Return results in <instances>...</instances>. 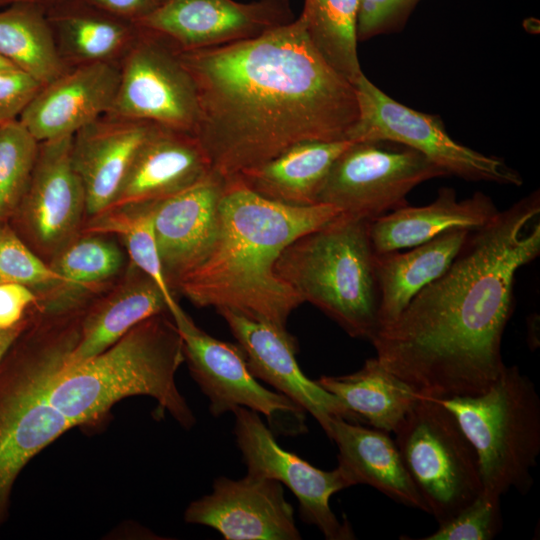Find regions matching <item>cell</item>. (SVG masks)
<instances>
[{"mask_svg": "<svg viewBox=\"0 0 540 540\" xmlns=\"http://www.w3.org/2000/svg\"><path fill=\"white\" fill-rule=\"evenodd\" d=\"M539 214L537 191L470 231L448 269L372 338L380 364L419 396L485 392L506 367L515 276L540 254Z\"/></svg>", "mask_w": 540, "mask_h": 540, "instance_id": "obj_2", "label": "cell"}, {"mask_svg": "<svg viewBox=\"0 0 540 540\" xmlns=\"http://www.w3.org/2000/svg\"><path fill=\"white\" fill-rule=\"evenodd\" d=\"M18 69L14 64L0 55V73Z\"/></svg>", "mask_w": 540, "mask_h": 540, "instance_id": "obj_42", "label": "cell"}, {"mask_svg": "<svg viewBox=\"0 0 540 540\" xmlns=\"http://www.w3.org/2000/svg\"><path fill=\"white\" fill-rule=\"evenodd\" d=\"M233 413L234 435L247 473L276 480L289 488L299 502L301 519L316 526L326 539H354L349 523L341 522L330 507L333 494L354 486L343 469L337 466L331 471L321 470L285 450L259 413L244 407Z\"/></svg>", "mask_w": 540, "mask_h": 540, "instance_id": "obj_13", "label": "cell"}, {"mask_svg": "<svg viewBox=\"0 0 540 540\" xmlns=\"http://www.w3.org/2000/svg\"><path fill=\"white\" fill-rule=\"evenodd\" d=\"M28 321L29 313L27 314L26 318L15 327L6 330H0V361L7 352V350L10 348V346L13 344V342L24 330Z\"/></svg>", "mask_w": 540, "mask_h": 540, "instance_id": "obj_40", "label": "cell"}, {"mask_svg": "<svg viewBox=\"0 0 540 540\" xmlns=\"http://www.w3.org/2000/svg\"><path fill=\"white\" fill-rule=\"evenodd\" d=\"M178 55L197 92L194 136L225 181L296 144L347 140L358 120L354 84L320 55L300 17Z\"/></svg>", "mask_w": 540, "mask_h": 540, "instance_id": "obj_1", "label": "cell"}, {"mask_svg": "<svg viewBox=\"0 0 540 540\" xmlns=\"http://www.w3.org/2000/svg\"><path fill=\"white\" fill-rule=\"evenodd\" d=\"M326 435L337 445L338 466L354 485H369L398 503L427 513L389 433L336 417Z\"/></svg>", "mask_w": 540, "mask_h": 540, "instance_id": "obj_24", "label": "cell"}, {"mask_svg": "<svg viewBox=\"0 0 540 540\" xmlns=\"http://www.w3.org/2000/svg\"><path fill=\"white\" fill-rule=\"evenodd\" d=\"M217 312L243 350L252 374L310 413L325 433L336 417L361 424L337 397L302 372L297 343L286 328L229 309Z\"/></svg>", "mask_w": 540, "mask_h": 540, "instance_id": "obj_17", "label": "cell"}, {"mask_svg": "<svg viewBox=\"0 0 540 540\" xmlns=\"http://www.w3.org/2000/svg\"><path fill=\"white\" fill-rule=\"evenodd\" d=\"M160 1H161V4H162L163 2H165V1H167V0H160Z\"/></svg>", "mask_w": 540, "mask_h": 540, "instance_id": "obj_43", "label": "cell"}, {"mask_svg": "<svg viewBox=\"0 0 540 540\" xmlns=\"http://www.w3.org/2000/svg\"><path fill=\"white\" fill-rule=\"evenodd\" d=\"M82 232L120 238L129 262L152 278L163 292L170 315L181 309L164 277L150 204L107 209L86 218Z\"/></svg>", "mask_w": 540, "mask_h": 540, "instance_id": "obj_32", "label": "cell"}, {"mask_svg": "<svg viewBox=\"0 0 540 540\" xmlns=\"http://www.w3.org/2000/svg\"><path fill=\"white\" fill-rule=\"evenodd\" d=\"M40 142L15 119L0 125V221L14 214L29 184Z\"/></svg>", "mask_w": 540, "mask_h": 540, "instance_id": "obj_33", "label": "cell"}, {"mask_svg": "<svg viewBox=\"0 0 540 540\" xmlns=\"http://www.w3.org/2000/svg\"><path fill=\"white\" fill-rule=\"evenodd\" d=\"M469 230L447 231L406 252L374 254L379 291V329L394 322L411 300L452 264Z\"/></svg>", "mask_w": 540, "mask_h": 540, "instance_id": "obj_25", "label": "cell"}, {"mask_svg": "<svg viewBox=\"0 0 540 540\" xmlns=\"http://www.w3.org/2000/svg\"><path fill=\"white\" fill-rule=\"evenodd\" d=\"M184 362L180 333L169 312L145 319L103 352L76 365H63L50 379L48 397L73 426L105 416L127 397L148 396L183 428L196 422L177 388Z\"/></svg>", "mask_w": 540, "mask_h": 540, "instance_id": "obj_5", "label": "cell"}, {"mask_svg": "<svg viewBox=\"0 0 540 540\" xmlns=\"http://www.w3.org/2000/svg\"><path fill=\"white\" fill-rule=\"evenodd\" d=\"M171 317L182 339L184 361L214 417L244 407L263 414L272 431L291 435L307 431L306 412L260 384L239 345L209 335L183 309Z\"/></svg>", "mask_w": 540, "mask_h": 540, "instance_id": "obj_11", "label": "cell"}, {"mask_svg": "<svg viewBox=\"0 0 540 540\" xmlns=\"http://www.w3.org/2000/svg\"><path fill=\"white\" fill-rule=\"evenodd\" d=\"M72 139L70 135L40 142L29 184L15 210L28 246L46 263L81 233L87 218L84 187L72 161Z\"/></svg>", "mask_w": 540, "mask_h": 540, "instance_id": "obj_14", "label": "cell"}, {"mask_svg": "<svg viewBox=\"0 0 540 540\" xmlns=\"http://www.w3.org/2000/svg\"><path fill=\"white\" fill-rule=\"evenodd\" d=\"M324 203L290 206L268 200L238 178L225 181L219 203V227L203 262L177 285L197 307L229 309L286 328L302 303L275 270L281 252L301 235L340 214Z\"/></svg>", "mask_w": 540, "mask_h": 540, "instance_id": "obj_3", "label": "cell"}, {"mask_svg": "<svg viewBox=\"0 0 540 540\" xmlns=\"http://www.w3.org/2000/svg\"><path fill=\"white\" fill-rule=\"evenodd\" d=\"M106 115L194 135L198 118L196 87L178 50L167 39L140 27L120 60L116 97Z\"/></svg>", "mask_w": 540, "mask_h": 540, "instance_id": "obj_12", "label": "cell"}, {"mask_svg": "<svg viewBox=\"0 0 540 540\" xmlns=\"http://www.w3.org/2000/svg\"><path fill=\"white\" fill-rule=\"evenodd\" d=\"M60 55L68 67L120 61L140 27L86 0H60L47 8Z\"/></svg>", "mask_w": 540, "mask_h": 540, "instance_id": "obj_27", "label": "cell"}, {"mask_svg": "<svg viewBox=\"0 0 540 540\" xmlns=\"http://www.w3.org/2000/svg\"><path fill=\"white\" fill-rule=\"evenodd\" d=\"M358 120L347 135L352 142L397 143L423 154L447 175L471 181L520 186V174L503 160L479 153L452 139L442 120L389 97L362 73L354 83Z\"/></svg>", "mask_w": 540, "mask_h": 540, "instance_id": "obj_9", "label": "cell"}, {"mask_svg": "<svg viewBox=\"0 0 540 540\" xmlns=\"http://www.w3.org/2000/svg\"><path fill=\"white\" fill-rule=\"evenodd\" d=\"M393 433L427 513L438 524L483 491L476 451L454 414L438 401L419 396Z\"/></svg>", "mask_w": 540, "mask_h": 540, "instance_id": "obj_8", "label": "cell"}, {"mask_svg": "<svg viewBox=\"0 0 540 540\" xmlns=\"http://www.w3.org/2000/svg\"><path fill=\"white\" fill-rule=\"evenodd\" d=\"M358 0H305L300 18L312 45L351 83L363 73L357 55Z\"/></svg>", "mask_w": 540, "mask_h": 540, "instance_id": "obj_31", "label": "cell"}, {"mask_svg": "<svg viewBox=\"0 0 540 540\" xmlns=\"http://www.w3.org/2000/svg\"><path fill=\"white\" fill-rule=\"evenodd\" d=\"M155 124L101 116L72 139V161L86 196L87 218L108 209Z\"/></svg>", "mask_w": 540, "mask_h": 540, "instance_id": "obj_21", "label": "cell"}, {"mask_svg": "<svg viewBox=\"0 0 540 540\" xmlns=\"http://www.w3.org/2000/svg\"><path fill=\"white\" fill-rule=\"evenodd\" d=\"M20 283L35 293L63 282L8 225L0 221V283Z\"/></svg>", "mask_w": 540, "mask_h": 540, "instance_id": "obj_34", "label": "cell"}, {"mask_svg": "<svg viewBox=\"0 0 540 540\" xmlns=\"http://www.w3.org/2000/svg\"><path fill=\"white\" fill-rule=\"evenodd\" d=\"M503 528L500 497L481 492L424 540H491Z\"/></svg>", "mask_w": 540, "mask_h": 540, "instance_id": "obj_35", "label": "cell"}, {"mask_svg": "<svg viewBox=\"0 0 540 540\" xmlns=\"http://www.w3.org/2000/svg\"><path fill=\"white\" fill-rule=\"evenodd\" d=\"M84 312L32 309L0 361V525L22 469L74 427L49 401L48 385L78 343Z\"/></svg>", "mask_w": 540, "mask_h": 540, "instance_id": "obj_4", "label": "cell"}, {"mask_svg": "<svg viewBox=\"0 0 540 540\" xmlns=\"http://www.w3.org/2000/svg\"><path fill=\"white\" fill-rule=\"evenodd\" d=\"M43 85L15 69L0 73V125L17 119Z\"/></svg>", "mask_w": 540, "mask_h": 540, "instance_id": "obj_37", "label": "cell"}, {"mask_svg": "<svg viewBox=\"0 0 540 540\" xmlns=\"http://www.w3.org/2000/svg\"><path fill=\"white\" fill-rule=\"evenodd\" d=\"M37 302V294L26 285L14 282L0 283V330L20 324L29 309Z\"/></svg>", "mask_w": 540, "mask_h": 540, "instance_id": "obj_38", "label": "cell"}, {"mask_svg": "<svg viewBox=\"0 0 540 540\" xmlns=\"http://www.w3.org/2000/svg\"><path fill=\"white\" fill-rule=\"evenodd\" d=\"M390 149L383 141L352 142L334 161L319 203L371 221L408 205L417 185L446 172L416 150Z\"/></svg>", "mask_w": 540, "mask_h": 540, "instance_id": "obj_10", "label": "cell"}, {"mask_svg": "<svg viewBox=\"0 0 540 540\" xmlns=\"http://www.w3.org/2000/svg\"><path fill=\"white\" fill-rule=\"evenodd\" d=\"M163 312L169 310L159 286L129 262L125 272L87 306L80 338L65 365L94 357L140 322Z\"/></svg>", "mask_w": 540, "mask_h": 540, "instance_id": "obj_22", "label": "cell"}, {"mask_svg": "<svg viewBox=\"0 0 540 540\" xmlns=\"http://www.w3.org/2000/svg\"><path fill=\"white\" fill-rule=\"evenodd\" d=\"M351 143L349 140L299 143L234 178L274 202L290 206L319 204L332 164Z\"/></svg>", "mask_w": 540, "mask_h": 540, "instance_id": "obj_26", "label": "cell"}, {"mask_svg": "<svg viewBox=\"0 0 540 540\" xmlns=\"http://www.w3.org/2000/svg\"><path fill=\"white\" fill-rule=\"evenodd\" d=\"M337 397L361 424L394 432L419 396L386 370L376 357L351 374L321 376L315 380Z\"/></svg>", "mask_w": 540, "mask_h": 540, "instance_id": "obj_28", "label": "cell"}, {"mask_svg": "<svg viewBox=\"0 0 540 540\" xmlns=\"http://www.w3.org/2000/svg\"><path fill=\"white\" fill-rule=\"evenodd\" d=\"M224 185L225 180L211 173L180 193L149 203L164 277L174 295L179 282L212 248Z\"/></svg>", "mask_w": 540, "mask_h": 540, "instance_id": "obj_18", "label": "cell"}, {"mask_svg": "<svg viewBox=\"0 0 540 540\" xmlns=\"http://www.w3.org/2000/svg\"><path fill=\"white\" fill-rule=\"evenodd\" d=\"M47 8L17 2L0 11V55L42 85L69 68L58 50Z\"/></svg>", "mask_w": 540, "mask_h": 540, "instance_id": "obj_29", "label": "cell"}, {"mask_svg": "<svg viewBox=\"0 0 540 540\" xmlns=\"http://www.w3.org/2000/svg\"><path fill=\"white\" fill-rule=\"evenodd\" d=\"M58 1L60 0H0V7L5 6V5H11L17 2H36L46 7H50L51 5L57 3Z\"/></svg>", "mask_w": 540, "mask_h": 540, "instance_id": "obj_41", "label": "cell"}, {"mask_svg": "<svg viewBox=\"0 0 540 540\" xmlns=\"http://www.w3.org/2000/svg\"><path fill=\"white\" fill-rule=\"evenodd\" d=\"M99 9L117 17L138 22L160 4V0H86Z\"/></svg>", "mask_w": 540, "mask_h": 540, "instance_id": "obj_39", "label": "cell"}, {"mask_svg": "<svg viewBox=\"0 0 540 540\" xmlns=\"http://www.w3.org/2000/svg\"><path fill=\"white\" fill-rule=\"evenodd\" d=\"M211 173L209 160L193 134L154 125L108 209L163 200Z\"/></svg>", "mask_w": 540, "mask_h": 540, "instance_id": "obj_20", "label": "cell"}, {"mask_svg": "<svg viewBox=\"0 0 540 540\" xmlns=\"http://www.w3.org/2000/svg\"><path fill=\"white\" fill-rule=\"evenodd\" d=\"M113 235L80 233L48 263L63 282L57 287L75 295L93 294L112 285L129 259Z\"/></svg>", "mask_w": 540, "mask_h": 540, "instance_id": "obj_30", "label": "cell"}, {"mask_svg": "<svg viewBox=\"0 0 540 540\" xmlns=\"http://www.w3.org/2000/svg\"><path fill=\"white\" fill-rule=\"evenodd\" d=\"M434 399V398H431ZM456 417L474 447L483 492L526 494L540 453V398L517 366H506L483 393L434 399Z\"/></svg>", "mask_w": 540, "mask_h": 540, "instance_id": "obj_7", "label": "cell"}, {"mask_svg": "<svg viewBox=\"0 0 540 540\" xmlns=\"http://www.w3.org/2000/svg\"><path fill=\"white\" fill-rule=\"evenodd\" d=\"M493 201L481 192L458 200L456 191L439 189L436 199L424 206H403L369 223L374 253L411 248L447 231L478 229L498 213Z\"/></svg>", "mask_w": 540, "mask_h": 540, "instance_id": "obj_23", "label": "cell"}, {"mask_svg": "<svg viewBox=\"0 0 540 540\" xmlns=\"http://www.w3.org/2000/svg\"><path fill=\"white\" fill-rule=\"evenodd\" d=\"M293 20L288 0H167L136 24L177 50H196L255 38Z\"/></svg>", "mask_w": 540, "mask_h": 540, "instance_id": "obj_15", "label": "cell"}, {"mask_svg": "<svg viewBox=\"0 0 540 540\" xmlns=\"http://www.w3.org/2000/svg\"><path fill=\"white\" fill-rule=\"evenodd\" d=\"M184 519L210 527L226 540L301 539L283 485L248 473L236 480L216 478L212 492L191 502Z\"/></svg>", "mask_w": 540, "mask_h": 540, "instance_id": "obj_16", "label": "cell"}, {"mask_svg": "<svg viewBox=\"0 0 540 540\" xmlns=\"http://www.w3.org/2000/svg\"><path fill=\"white\" fill-rule=\"evenodd\" d=\"M417 1L358 0V41L367 40L398 25Z\"/></svg>", "mask_w": 540, "mask_h": 540, "instance_id": "obj_36", "label": "cell"}, {"mask_svg": "<svg viewBox=\"0 0 540 540\" xmlns=\"http://www.w3.org/2000/svg\"><path fill=\"white\" fill-rule=\"evenodd\" d=\"M369 223L340 213L286 246L275 270L303 302L351 337L371 341L379 330V291Z\"/></svg>", "mask_w": 540, "mask_h": 540, "instance_id": "obj_6", "label": "cell"}, {"mask_svg": "<svg viewBox=\"0 0 540 540\" xmlns=\"http://www.w3.org/2000/svg\"><path fill=\"white\" fill-rule=\"evenodd\" d=\"M120 80V61L69 67L43 85L19 116L39 141L74 135L111 109Z\"/></svg>", "mask_w": 540, "mask_h": 540, "instance_id": "obj_19", "label": "cell"}]
</instances>
